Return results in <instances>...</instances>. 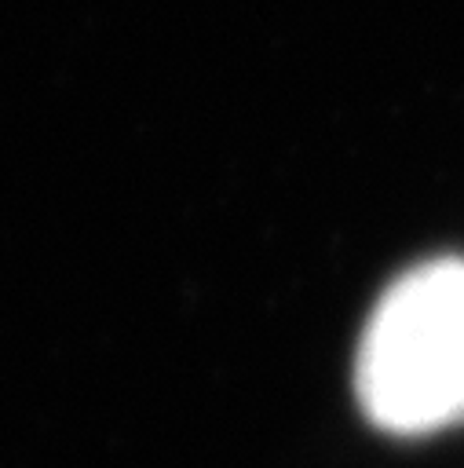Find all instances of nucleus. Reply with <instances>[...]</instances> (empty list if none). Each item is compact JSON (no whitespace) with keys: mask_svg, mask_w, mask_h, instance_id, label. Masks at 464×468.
Returning a JSON list of instances; mask_svg holds the SVG:
<instances>
[{"mask_svg":"<svg viewBox=\"0 0 464 468\" xmlns=\"http://www.w3.org/2000/svg\"><path fill=\"white\" fill-rule=\"evenodd\" d=\"M358 399L373 424L402 435L464 417V263L409 271L376 303L358 347Z\"/></svg>","mask_w":464,"mask_h":468,"instance_id":"nucleus-1","label":"nucleus"}]
</instances>
